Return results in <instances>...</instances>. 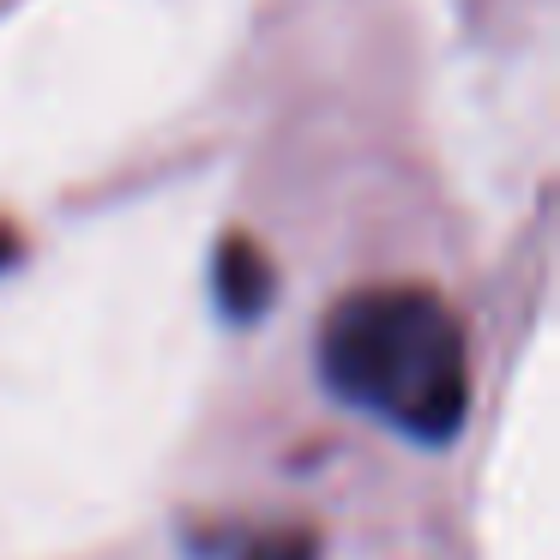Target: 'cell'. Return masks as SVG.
Instances as JSON below:
<instances>
[{"mask_svg":"<svg viewBox=\"0 0 560 560\" xmlns=\"http://www.w3.org/2000/svg\"><path fill=\"white\" fill-rule=\"evenodd\" d=\"M218 307L230 319H259L266 314V302H271V266H266V254H259L247 235H230V242L218 247Z\"/></svg>","mask_w":560,"mask_h":560,"instance_id":"cell-2","label":"cell"},{"mask_svg":"<svg viewBox=\"0 0 560 560\" xmlns=\"http://www.w3.org/2000/svg\"><path fill=\"white\" fill-rule=\"evenodd\" d=\"M319 374L343 404L392 422L404 440H452L470 410L464 326L416 283L362 290L331 307L319 331Z\"/></svg>","mask_w":560,"mask_h":560,"instance_id":"cell-1","label":"cell"},{"mask_svg":"<svg viewBox=\"0 0 560 560\" xmlns=\"http://www.w3.org/2000/svg\"><path fill=\"white\" fill-rule=\"evenodd\" d=\"M247 560H314V536H266L247 548Z\"/></svg>","mask_w":560,"mask_h":560,"instance_id":"cell-3","label":"cell"}]
</instances>
